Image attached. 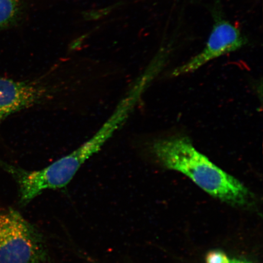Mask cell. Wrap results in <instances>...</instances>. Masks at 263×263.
Wrapping results in <instances>:
<instances>
[{"mask_svg":"<svg viewBox=\"0 0 263 263\" xmlns=\"http://www.w3.org/2000/svg\"><path fill=\"white\" fill-rule=\"evenodd\" d=\"M45 254L40 236L21 213L0 210V263H41Z\"/></svg>","mask_w":263,"mask_h":263,"instance_id":"cell-3","label":"cell"},{"mask_svg":"<svg viewBox=\"0 0 263 263\" xmlns=\"http://www.w3.org/2000/svg\"><path fill=\"white\" fill-rule=\"evenodd\" d=\"M145 85L137 81L118 104L113 114L93 136L68 155L39 170L29 171L3 162L2 166L19 187L20 202L26 205L44 191L64 188L88 159L99 152L134 109Z\"/></svg>","mask_w":263,"mask_h":263,"instance_id":"cell-1","label":"cell"},{"mask_svg":"<svg viewBox=\"0 0 263 263\" xmlns=\"http://www.w3.org/2000/svg\"><path fill=\"white\" fill-rule=\"evenodd\" d=\"M57 68L31 80L0 78V123L11 115L53 100L67 82L54 78Z\"/></svg>","mask_w":263,"mask_h":263,"instance_id":"cell-4","label":"cell"},{"mask_svg":"<svg viewBox=\"0 0 263 263\" xmlns=\"http://www.w3.org/2000/svg\"><path fill=\"white\" fill-rule=\"evenodd\" d=\"M147 151L160 166L182 173L216 199L234 205H244L251 199V192L241 181L197 151L189 137L160 138L152 141Z\"/></svg>","mask_w":263,"mask_h":263,"instance_id":"cell-2","label":"cell"},{"mask_svg":"<svg viewBox=\"0 0 263 263\" xmlns=\"http://www.w3.org/2000/svg\"><path fill=\"white\" fill-rule=\"evenodd\" d=\"M230 259L224 252L220 251H212L207 254L206 263H230Z\"/></svg>","mask_w":263,"mask_h":263,"instance_id":"cell-7","label":"cell"},{"mask_svg":"<svg viewBox=\"0 0 263 263\" xmlns=\"http://www.w3.org/2000/svg\"><path fill=\"white\" fill-rule=\"evenodd\" d=\"M230 263H252L251 262L242 260V259H232L231 262Z\"/></svg>","mask_w":263,"mask_h":263,"instance_id":"cell-8","label":"cell"},{"mask_svg":"<svg viewBox=\"0 0 263 263\" xmlns=\"http://www.w3.org/2000/svg\"><path fill=\"white\" fill-rule=\"evenodd\" d=\"M22 8L23 0H0V29L14 24Z\"/></svg>","mask_w":263,"mask_h":263,"instance_id":"cell-6","label":"cell"},{"mask_svg":"<svg viewBox=\"0 0 263 263\" xmlns=\"http://www.w3.org/2000/svg\"><path fill=\"white\" fill-rule=\"evenodd\" d=\"M248 40L241 31L221 16L215 18L205 47L186 63L174 69V77L193 73L209 62L244 47Z\"/></svg>","mask_w":263,"mask_h":263,"instance_id":"cell-5","label":"cell"}]
</instances>
